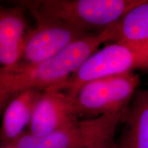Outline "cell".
Returning <instances> with one entry per match:
<instances>
[{
    "mask_svg": "<svg viewBox=\"0 0 148 148\" xmlns=\"http://www.w3.org/2000/svg\"><path fill=\"white\" fill-rule=\"evenodd\" d=\"M108 41H112V34L107 27L99 34L75 40L44 62H19L8 67L0 66V116L8 103L21 92L45 90L63 84L99 46Z\"/></svg>",
    "mask_w": 148,
    "mask_h": 148,
    "instance_id": "1",
    "label": "cell"
},
{
    "mask_svg": "<svg viewBox=\"0 0 148 148\" xmlns=\"http://www.w3.org/2000/svg\"><path fill=\"white\" fill-rule=\"evenodd\" d=\"M143 0H40L21 1L35 18L61 21L87 34H99Z\"/></svg>",
    "mask_w": 148,
    "mask_h": 148,
    "instance_id": "2",
    "label": "cell"
},
{
    "mask_svg": "<svg viewBox=\"0 0 148 148\" xmlns=\"http://www.w3.org/2000/svg\"><path fill=\"white\" fill-rule=\"evenodd\" d=\"M135 69H148V55L125 42H114L90 55L67 80L55 87L73 101L85 83Z\"/></svg>",
    "mask_w": 148,
    "mask_h": 148,
    "instance_id": "3",
    "label": "cell"
},
{
    "mask_svg": "<svg viewBox=\"0 0 148 148\" xmlns=\"http://www.w3.org/2000/svg\"><path fill=\"white\" fill-rule=\"evenodd\" d=\"M139 83V77L133 72L85 83L73 100L74 113L77 116L97 117L123 112Z\"/></svg>",
    "mask_w": 148,
    "mask_h": 148,
    "instance_id": "4",
    "label": "cell"
},
{
    "mask_svg": "<svg viewBox=\"0 0 148 148\" xmlns=\"http://www.w3.org/2000/svg\"><path fill=\"white\" fill-rule=\"evenodd\" d=\"M35 19L36 27L27 32L24 44L21 61L25 63H39L49 60L75 40L94 34L56 20Z\"/></svg>",
    "mask_w": 148,
    "mask_h": 148,
    "instance_id": "5",
    "label": "cell"
},
{
    "mask_svg": "<svg viewBox=\"0 0 148 148\" xmlns=\"http://www.w3.org/2000/svg\"><path fill=\"white\" fill-rule=\"evenodd\" d=\"M77 119L73 101L64 90L53 86L43 90L37 99L29 122V134L43 136Z\"/></svg>",
    "mask_w": 148,
    "mask_h": 148,
    "instance_id": "6",
    "label": "cell"
},
{
    "mask_svg": "<svg viewBox=\"0 0 148 148\" xmlns=\"http://www.w3.org/2000/svg\"><path fill=\"white\" fill-rule=\"evenodd\" d=\"M26 29L21 8L0 7V66H12L21 61Z\"/></svg>",
    "mask_w": 148,
    "mask_h": 148,
    "instance_id": "7",
    "label": "cell"
},
{
    "mask_svg": "<svg viewBox=\"0 0 148 148\" xmlns=\"http://www.w3.org/2000/svg\"><path fill=\"white\" fill-rule=\"evenodd\" d=\"M41 91L29 90L16 96L5 107L2 114L0 140L9 145L21 136L29 124L33 109Z\"/></svg>",
    "mask_w": 148,
    "mask_h": 148,
    "instance_id": "8",
    "label": "cell"
},
{
    "mask_svg": "<svg viewBox=\"0 0 148 148\" xmlns=\"http://www.w3.org/2000/svg\"><path fill=\"white\" fill-rule=\"evenodd\" d=\"M123 112L79 121L76 139L71 148H115L114 135Z\"/></svg>",
    "mask_w": 148,
    "mask_h": 148,
    "instance_id": "9",
    "label": "cell"
},
{
    "mask_svg": "<svg viewBox=\"0 0 148 148\" xmlns=\"http://www.w3.org/2000/svg\"><path fill=\"white\" fill-rule=\"evenodd\" d=\"M111 29L112 42H125L148 55V0L130 10Z\"/></svg>",
    "mask_w": 148,
    "mask_h": 148,
    "instance_id": "10",
    "label": "cell"
},
{
    "mask_svg": "<svg viewBox=\"0 0 148 148\" xmlns=\"http://www.w3.org/2000/svg\"><path fill=\"white\" fill-rule=\"evenodd\" d=\"M127 123L121 148H148V90L136 95Z\"/></svg>",
    "mask_w": 148,
    "mask_h": 148,
    "instance_id": "11",
    "label": "cell"
},
{
    "mask_svg": "<svg viewBox=\"0 0 148 148\" xmlns=\"http://www.w3.org/2000/svg\"><path fill=\"white\" fill-rule=\"evenodd\" d=\"M79 120L75 119L54 132L43 136L22 134L10 145L14 148H71L78 132Z\"/></svg>",
    "mask_w": 148,
    "mask_h": 148,
    "instance_id": "12",
    "label": "cell"
},
{
    "mask_svg": "<svg viewBox=\"0 0 148 148\" xmlns=\"http://www.w3.org/2000/svg\"><path fill=\"white\" fill-rule=\"evenodd\" d=\"M0 148H14V147L11 145H6V146H3V147H1Z\"/></svg>",
    "mask_w": 148,
    "mask_h": 148,
    "instance_id": "13",
    "label": "cell"
}]
</instances>
